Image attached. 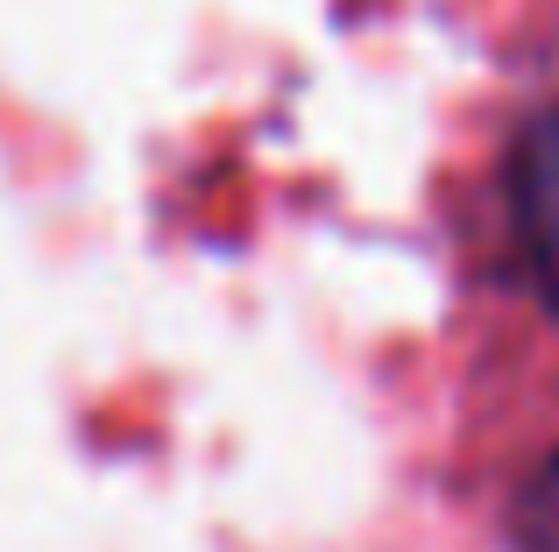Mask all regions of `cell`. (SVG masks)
I'll return each mask as SVG.
<instances>
[{
	"label": "cell",
	"instance_id": "obj_1",
	"mask_svg": "<svg viewBox=\"0 0 559 552\" xmlns=\"http://www.w3.org/2000/svg\"><path fill=\"white\" fill-rule=\"evenodd\" d=\"M503 192H510V241H518L524 284L538 290L546 312H559V113H538V121L518 128Z\"/></svg>",
	"mask_w": 559,
	"mask_h": 552
},
{
	"label": "cell",
	"instance_id": "obj_2",
	"mask_svg": "<svg viewBox=\"0 0 559 552\" xmlns=\"http://www.w3.org/2000/svg\"><path fill=\"white\" fill-rule=\"evenodd\" d=\"M510 545L518 552H559V446L532 460V475L510 496Z\"/></svg>",
	"mask_w": 559,
	"mask_h": 552
}]
</instances>
